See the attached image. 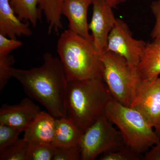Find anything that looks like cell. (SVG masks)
I'll return each mask as SVG.
<instances>
[{
	"label": "cell",
	"instance_id": "obj_8",
	"mask_svg": "<svg viewBox=\"0 0 160 160\" xmlns=\"http://www.w3.org/2000/svg\"><path fill=\"white\" fill-rule=\"evenodd\" d=\"M130 107L141 112L154 128L160 120V82L158 77L140 80Z\"/></svg>",
	"mask_w": 160,
	"mask_h": 160
},
{
	"label": "cell",
	"instance_id": "obj_17",
	"mask_svg": "<svg viewBox=\"0 0 160 160\" xmlns=\"http://www.w3.org/2000/svg\"><path fill=\"white\" fill-rule=\"evenodd\" d=\"M62 3V0H40L39 7L44 12L49 24V33L52 32L58 33L63 28L61 21Z\"/></svg>",
	"mask_w": 160,
	"mask_h": 160
},
{
	"label": "cell",
	"instance_id": "obj_11",
	"mask_svg": "<svg viewBox=\"0 0 160 160\" xmlns=\"http://www.w3.org/2000/svg\"><path fill=\"white\" fill-rule=\"evenodd\" d=\"M92 2V0H64L62 14L69 21V29L93 43L87 22L88 9Z\"/></svg>",
	"mask_w": 160,
	"mask_h": 160
},
{
	"label": "cell",
	"instance_id": "obj_21",
	"mask_svg": "<svg viewBox=\"0 0 160 160\" xmlns=\"http://www.w3.org/2000/svg\"><path fill=\"white\" fill-rule=\"evenodd\" d=\"M22 132L11 126L0 124V152L15 142Z\"/></svg>",
	"mask_w": 160,
	"mask_h": 160
},
{
	"label": "cell",
	"instance_id": "obj_5",
	"mask_svg": "<svg viewBox=\"0 0 160 160\" xmlns=\"http://www.w3.org/2000/svg\"><path fill=\"white\" fill-rule=\"evenodd\" d=\"M103 66V79L113 99L124 106H131L141 79L121 56L109 51L100 53Z\"/></svg>",
	"mask_w": 160,
	"mask_h": 160
},
{
	"label": "cell",
	"instance_id": "obj_15",
	"mask_svg": "<svg viewBox=\"0 0 160 160\" xmlns=\"http://www.w3.org/2000/svg\"><path fill=\"white\" fill-rule=\"evenodd\" d=\"M137 72L142 80L151 79L160 75V38L146 45Z\"/></svg>",
	"mask_w": 160,
	"mask_h": 160
},
{
	"label": "cell",
	"instance_id": "obj_3",
	"mask_svg": "<svg viewBox=\"0 0 160 160\" xmlns=\"http://www.w3.org/2000/svg\"><path fill=\"white\" fill-rule=\"evenodd\" d=\"M57 52L68 82L103 79L102 63L92 42L68 29L58 40Z\"/></svg>",
	"mask_w": 160,
	"mask_h": 160
},
{
	"label": "cell",
	"instance_id": "obj_14",
	"mask_svg": "<svg viewBox=\"0 0 160 160\" xmlns=\"http://www.w3.org/2000/svg\"><path fill=\"white\" fill-rule=\"evenodd\" d=\"M83 132L69 118H56L52 145L58 148L79 145Z\"/></svg>",
	"mask_w": 160,
	"mask_h": 160
},
{
	"label": "cell",
	"instance_id": "obj_18",
	"mask_svg": "<svg viewBox=\"0 0 160 160\" xmlns=\"http://www.w3.org/2000/svg\"><path fill=\"white\" fill-rule=\"evenodd\" d=\"M29 143L18 139L11 146L0 152L1 160H28Z\"/></svg>",
	"mask_w": 160,
	"mask_h": 160
},
{
	"label": "cell",
	"instance_id": "obj_4",
	"mask_svg": "<svg viewBox=\"0 0 160 160\" xmlns=\"http://www.w3.org/2000/svg\"><path fill=\"white\" fill-rule=\"evenodd\" d=\"M105 115L121 132L124 142L135 151L142 154L160 142L159 139L146 118L136 109L112 99Z\"/></svg>",
	"mask_w": 160,
	"mask_h": 160
},
{
	"label": "cell",
	"instance_id": "obj_27",
	"mask_svg": "<svg viewBox=\"0 0 160 160\" xmlns=\"http://www.w3.org/2000/svg\"><path fill=\"white\" fill-rule=\"evenodd\" d=\"M112 7L113 9H116L119 5L125 2L127 0H103Z\"/></svg>",
	"mask_w": 160,
	"mask_h": 160
},
{
	"label": "cell",
	"instance_id": "obj_29",
	"mask_svg": "<svg viewBox=\"0 0 160 160\" xmlns=\"http://www.w3.org/2000/svg\"><path fill=\"white\" fill-rule=\"evenodd\" d=\"M158 80H159V82H160V76L158 77Z\"/></svg>",
	"mask_w": 160,
	"mask_h": 160
},
{
	"label": "cell",
	"instance_id": "obj_10",
	"mask_svg": "<svg viewBox=\"0 0 160 160\" xmlns=\"http://www.w3.org/2000/svg\"><path fill=\"white\" fill-rule=\"evenodd\" d=\"M41 111L29 98L14 105L4 104L0 109V124L8 125L23 132L33 122Z\"/></svg>",
	"mask_w": 160,
	"mask_h": 160
},
{
	"label": "cell",
	"instance_id": "obj_26",
	"mask_svg": "<svg viewBox=\"0 0 160 160\" xmlns=\"http://www.w3.org/2000/svg\"><path fill=\"white\" fill-rule=\"evenodd\" d=\"M143 160H160V142L144 153Z\"/></svg>",
	"mask_w": 160,
	"mask_h": 160
},
{
	"label": "cell",
	"instance_id": "obj_2",
	"mask_svg": "<svg viewBox=\"0 0 160 160\" xmlns=\"http://www.w3.org/2000/svg\"><path fill=\"white\" fill-rule=\"evenodd\" d=\"M112 99L103 79L68 82V117L84 132L104 115Z\"/></svg>",
	"mask_w": 160,
	"mask_h": 160
},
{
	"label": "cell",
	"instance_id": "obj_19",
	"mask_svg": "<svg viewBox=\"0 0 160 160\" xmlns=\"http://www.w3.org/2000/svg\"><path fill=\"white\" fill-rule=\"evenodd\" d=\"M55 149L52 144L29 143L28 160H53Z\"/></svg>",
	"mask_w": 160,
	"mask_h": 160
},
{
	"label": "cell",
	"instance_id": "obj_30",
	"mask_svg": "<svg viewBox=\"0 0 160 160\" xmlns=\"http://www.w3.org/2000/svg\"><path fill=\"white\" fill-rule=\"evenodd\" d=\"M62 2H63V1H64V0H62Z\"/></svg>",
	"mask_w": 160,
	"mask_h": 160
},
{
	"label": "cell",
	"instance_id": "obj_12",
	"mask_svg": "<svg viewBox=\"0 0 160 160\" xmlns=\"http://www.w3.org/2000/svg\"><path fill=\"white\" fill-rule=\"evenodd\" d=\"M10 0H0V34L12 39L32 34L29 22H23L10 5Z\"/></svg>",
	"mask_w": 160,
	"mask_h": 160
},
{
	"label": "cell",
	"instance_id": "obj_16",
	"mask_svg": "<svg viewBox=\"0 0 160 160\" xmlns=\"http://www.w3.org/2000/svg\"><path fill=\"white\" fill-rule=\"evenodd\" d=\"M40 0H10V5L22 21L29 22L33 26L42 19V12L38 5Z\"/></svg>",
	"mask_w": 160,
	"mask_h": 160
},
{
	"label": "cell",
	"instance_id": "obj_7",
	"mask_svg": "<svg viewBox=\"0 0 160 160\" xmlns=\"http://www.w3.org/2000/svg\"><path fill=\"white\" fill-rule=\"evenodd\" d=\"M146 45L143 40L134 38L128 25L123 20L118 18L109 33L106 50L124 58L132 69L137 70Z\"/></svg>",
	"mask_w": 160,
	"mask_h": 160
},
{
	"label": "cell",
	"instance_id": "obj_24",
	"mask_svg": "<svg viewBox=\"0 0 160 160\" xmlns=\"http://www.w3.org/2000/svg\"><path fill=\"white\" fill-rule=\"evenodd\" d=\"M22 45L23 43L17 39L8 38L0 34V56L9 55L12 51L20 48Z\"/></svg>",
	"mask_w": 160,
	"mask_h": 160
},
{
	"label": "cell",
	"instance_id": "obj_23",
	"mask_svg": "<svg viewBox=\"0 0 160 160\" xmlns=\"http://www.w3.org/2000/svg\"><path fill=\"white\" fill-rule=\"evenodd\" d=\"M53 160H81V150L79 145L67 148H56Z\"/></svg>",
	"mask_w": 160,
	"mask_h": 160
},
{
	"label": "cell",
	"instance_id": "obj_13",
	"mask_svg": "<svg viewBox=\"0 0 160 160\" xmlns=\"http://www.w3.org/2000/svg\"><path fill=\"white\" fill-rule=\"evenodd\" d=\"M56 118L49 112L42 111L24 132V138L29 143L52 144L54 138Z\"/></svg>",
	"mask_w": 160,
	"mask_h": 160
},
{
	"label": "cell",
	"instance_id": "obj_28",
	"mask_svg": "<svg viewBox=\"0 0 160 160\" xmlns=\"http://www.w3.org/2000/svg\"><path fill=\"white\" fill-rule=\"evenodd\" d=\"M155 132L160 141V120L154 127Z\"/></svg>",
	"mask_w": 160,
	"mask_h": 160
},
{
	"label": "cell",
	"instance_id": "obj_20",
	"mask_svg": "<svg viewBox=\"0 0 160 160\" xmlns=\"http://www.w3.org/2000/svg\"><path fill=\"white\" fill-rule=\"evenodd\" d=\"M100 160H141L142 154L126 146L117 151L109 152L101 155Z\"/></svg>",
	"mask_w": 160,
	"mask_h": 160
},
{
	"label": "cell",
	"instance_id": "obj_1",
	"mask_svg": "<svg viewBox=\"0 0 160 160\" xmlns=\"http://www.w3.org/2000/svg\"><path fill=\"white\" fill-rule=\"evenodd\" d=\"M42 66L29 69L11 67L10 74L22 85L30 97L41 103L56 118L68 117V81L61 60L50 52Z\"/></svg>",
	"mask_w": 160,
	"mask_h": 160
},
{
	"label": "cell",
	"instance_id": "obj_22",
	"mask_svg": "<svg viewBox=\"0 0 160 160\" xmlns=\"http://www.w3.org/2000/svg\"><path fill=\"white\" fill-rule=\"evenodd\" d=\"M14 58L12 55L0 56V91H2L10 78V68L14 64Z\"/></svg>",
	"mask_w": 160,
	"mask_h": 160
},
{
	"label": "cell",
	"instance_id": "obj_25",
	"mask_svg": "<svg viewBox=\"0 0 160 160\" xmlns=\"http://www.w3.org/2000/svg\"><path fill=\"white\" fill-rule=\"evenodd\" d=\"M150 9L155 18L151 37L153 40L158 39L160 38V0L153 1L150 5Z\"/></svg>",
	"mask_w": 160,
	"mask_h": 160
},
{
	"label": "cell",
	"instance_id": "obj_9",
	"mask_svg": "<svg viewBox=\"0 0 160 160\" xmlns=\"http://www.w3.org/2000/svg\"><path fill=\"white\" fill-rule=\"evenodd\" d=\"M92 15L89 29L93 38V44L99 54L106 50L108 37L115 23L112 9L103 0H92Z\"/></svg>",
	"mask_w": 160,
	"mask_h": 160
},
{
	"label": "cell",
	"instance_id": "obj_6",
	"mask_svg": "<svg viewBox=\"0 0 160 160\" xmlns=\"http://www.w3.org/2000/svg\"><path fill=\"white\" fill-rule=\"evenodd\" d=\"M79 146L81 160H94L126 146L120 132L104 114L84 131Z\"/></svg>",
	"mask_w": 160,
	"mask_h": 160
}]
</instances>
